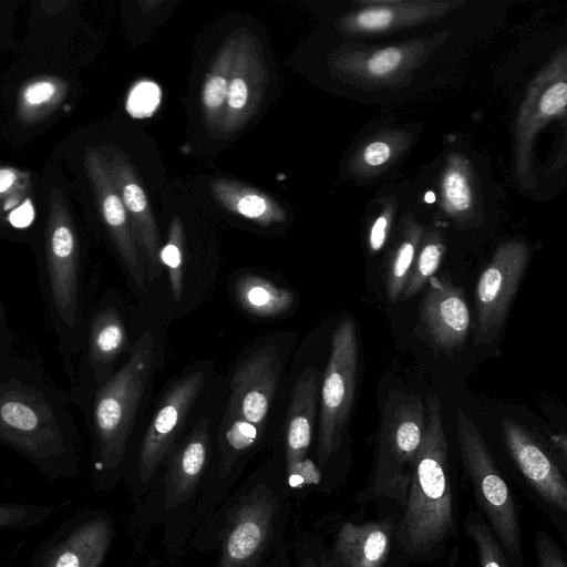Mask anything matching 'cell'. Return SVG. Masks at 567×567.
I'll return each instance as SVG.
<instances>
[{"label":"cell","mask_w":567,"mask_h":567,"mask_svg":"<svg viewBox=\"0 0 567 567\" xmlns=\"http://www.w3.org/2000/svg\"><path fill=\"white\" fill-rule=\"evenodd\" d=\"M62 403L32 364L0 358V443L50 480L71 478L79 470L75 427Z\"/></svg>","instance_id":"1"},{"label":"cell","mask_w":567,"mask_h":567,"mask_svg":"<svg viewBox=\"0 0 567 567\" xmlns=\"http://www.w3.org/2000/svg\"><path fill=\"white\" fill-rule=\"evenodd\" d=\"M256 474L190 535L198 550L219 548L215 567H275L286 553L291 492L285 473Z\"/></svg>","instance_id":"2"},{"label":"cell","mask_w":567,"mask_h":567,"mask_svg":"<svg viewBox=\"0 0 567 567\" xmlns=\"http://www.w3.org/2000/svg\"><path fill=\"white\" fill-rule=\"evenodd\" d=\"M455 525L447 437L441 402L429 396L425 429L414 456L402 518L395 538L403 551L419 559L433 553Z\"/></svg>","instance_id":"3"},{"label":"cell","mask_w":567,"mask_h":567,"mask_svg":"<svg viewBox=\"0 0 567 567\" xmlns=\"http://www.w3.org/2000/svg\"><path fill=\"white\" fill-rule=\"evenodd\" d=\"M154 354L148 329L130 350L122 368L95 390L91 413L92 480L99 491L122 477L136 412L151 375Z\"/></svg>","instance_id":"4"},{"label":"cell","mask_w":567,"mask_h":567,"mask_svg":"<svg viewBox=\"0 0 567 567\" xmlns=\"http://www.w3.org/2000/svg\"><path fill=\"white\" fill-rule=\"evenodd\" d=\"M209 460V423L202 419L171 451L161 481L151 486L136 508L137 532L146 533L163 524L166 547L174 554L183 549L192 534V518Z\"/></svg>","instance_id":"5"},{"label":"cell","mask_w":567,"mask_h":567,"mask_svg":"<svg viewBox=\"0 0 567 567\" xmlns=\"http://www.w3.org/2000/svg\"><path fill=\"white\" fill-rule=\"evenodd\" d=\"M457 441L481 514L487 519L509 567H525L523 539L514 496L501 475L482 433L457 408Z\"/></svg>","instance_id":"6"},{"label":"cell","mask_w":567,"mask_h":567,"mask_svg":"<svg viewBox=\"0 0 567 567\" xmlns=\"http://www.w3.org/2000/svg\"><path fill=\"white\" fill-rule=\"evenodd\" d=\"M42 286L62 349L74 354L82 349L85 338L80 248L71 223L61 213L50 223Z\"/></svg>","instance_id":"7"},{"label":"cell","mask_w":567,"mask_h":567,"mask_svg":"<svg viewBox=\"0 0 567 567\" xmlns=\"http://www.w3.org/2000/svg\"><path fill=\"white\" fill-rule=\"evenodd\" d=\"M425 429V406L419 394L393 392L383 408L378 453L369 491L405 503L411 468Z\"/></svg>","instance_id":"8"},{"label":"cell","mask_w":567,"mask_h":567,"mask_svg":"<svg viewBox=\"0 0 567 567\" xmlns=\"http://www.w3.org/2000/svg\"><path fill=\"white\" fill-rule=\"evenodd\" d=\"M359 344L355 323L343 319L334 329L320 392L318 464L323 467L339 451L357 389Z\"/></svg>","instance_id":"9"},{"label":"cell","mask_w":567,"mask_h":567,"mask_svg":"<svg viewBox=\"0 0 567 567\" xmlns=\"http://www.w3.org/2000/svg\"><path fill=\"white\" fill-rule=\"evenodd\" d=\"M204 379V372L196 370L171 386L143 436L135 464L123 472L136 508L173 450L186 416L203 389Z\"/></svg>","instance_id":"10"},{"label":"cell","mask_w":567,"mask_h":567,"mask_svg":"<svg viewBox=\"0 0 567 567\" xmlns=\"http://www.w3.org/2000/svg\"><path fill=\"white\" fill-rule=\"evenodd\" d=\"M114 534V520L109 513H76L38 547L30 567H101Z\"/></svg>","instance_id":"11"},{"label":"cell","mask_w":567,"mask_h":567,"mask_svg":"<svg viewBox=\"0 0 567 567\" xmlns=\"http://www.w3.org/2000/svg\"><path fill=\"white\" fill-rule=\"evenodd\" d=\"M526 261L524 246L506 245L497 250L480 276L475 290V346L488 343L499 333L524 276Z\"/></svg>","instance_id":"12"},{"label":"cell","mask_w":567,"mask_h":567,"mask_svg":"<svg viewBox=\"0 0 567 567\" xmlns=\"http://www.w3.org/2000/svg\"><path fill=\"white\" fill-rule=\"evenodd\" d=\"M320 373L306 368L299 375L285 422V480L290 491L317 485L319 468L307 457L312 441Z\"/></svg>","instance_id":"13"},{"label":"cell","mask_w":567,"mask_h":567,"mask_svg":"<svg viewBox=\"0 0 567 567\" xmlns=\"http://www.w3.org/2000/svg\"><path fill=\"white\" fill-rule=\"evenodd\" d=\"M501 431L515 465L540 499L566 514L567 483L561 468L545 446L523 425L504 417Z\"/></svg>","instance_id":"14"},{"label":"cell","mask_w":567,"mask_h":567,"mask_svg":"<svg viewBox=\"0 0 567 567\" xmlns=\"http://www.w3.org/2000/svg\"><path fill=\"white\" fill-rule=\"evenodd\" d=\"M279 373L280 361L275 346L259 349L241 362L230 382L228 417L264 426Z\"/></svg>","instance_id":"15"},{"label":"cell","mask_w":567,"mask_h":567,"mask_svg":"<svg viewBox=\"0 0 567 567\" xmlns=\"http://www.w3.org/2000/svg\"><path fill=\"white\" fill-rule=\"evenodd\" d=\"M87 172L100 205L105 226L133 281L142 287L145 275L130 218L111 178L104 158L95 151L87 152Z\"/></svg>","instance_id":"16"},{"label":"cell","mask_w":567,"mask_h":567,"mask_svg":"<svg viewBox=\"0 0 567 567\" xmlns=\"http://www.w3.org/2000/svg\"><path fill=\"white\" fill-rule=\"evenodd\" d=\"M421 303V320L429 338L443 350L462 347L471 328V313L461 287L445 278H431Z\"/></svg>","instance_id":"17"},{"label":"cell","mask_w":567,"mask_h":567,"mask_svg":"<svg viewBox=\"0 0 567 567\" xmlns=\"http://www.w3.org/2000/svg\"><path fill=\"white\" fill-rule=\"evenodd\" d=\"M104 162L127 212L135 241L148 261L150 275L155 278L159 274V237L146 193L122 153L113 151Z\"/></svg>","instance_id":"18"},{"label":"cell","mask_w":567,"mask_h":567,"mask_svg":"<svg viewBox=\"0 0 567 567\" xmlns=\"http://www.w3.org/2000/svg\"><path fill=\"white\" fill-rule=\"evenodd\" d=\"M85 338L80 385L91 381L96 390L111 378V367L126 346L127 336L120 312L113 307L95 312Z\"/></svg>","instance_id":"19"},{"label":"cell","mask_w":567,"mask_h":567,"mask_svg":"<svg viewBox=\"0 0 567 567\" xmlns=\"http://www.w3.org/2000/svg\"><path fill=\"white\" fill-rule=\"evenodd\" d=\"M261 63L248 34L236 38L221 121L223 131L231 132L252 112L262 89Z\"/></svg>","instance_id":"20"},{"label":"cell","mask_w":567,"mask_h":567,"mask_svg":"<svg viewBox=\"0 0 567 567\" xmlns=\"http://www.w3.org/2000/svg\"><path fill=\"white\" fill-rule=\"evenodd\" d=\"M394 534L390 519L357 525L346 522L337 536L334 554L346 567H382Z\"/></svg>","instance_id":"21"},{"label":"cell","mask_w":567,"mask_h":567,"mask_svg":"<svg viewBox=\"0 0 567 567\" xmlns=\"http://www.w3.org/2000/svg\"><path fill=\"white\" fill-rule=\"evenodd\" d=\"M212 190L218 202L230 212L268 226L285 220V210L268 195L245 185L215 181Z\"/></svg>","instance_id":"22"},{"label":"cell","mask_w":567,"mask_h":567,"mask_svg":"<svg viewBox=\"0 0 567 567\" xmlns=\"http://www.w3.org/2000/svg\"><path fill=\"white\" fill-rule=\"evenodd\" d=\"M236 296L246 311L258 317L279 316L293 303L289 290L255 275H246L237 281Z\"/></svg>","instance_id":"23"},{"label":"cell","mask_w":567,"mask_h":567,"mask_svg":"<svg viewBox=\"0 0 567 567\" xmlns=\"http://www.w3.org/2000/svg\"><path fill=\"white\" fill-rule=\"evenodd\" d=\"M236 38H231L218 52L217 59L205 78L200 100L208 121L218 120L225 107L227 87L235 54Z\"/></svg>","instance_id":"24"},{"label":"cell","mask_w":567,"mask_h":567,"mask_svg":"<svg viewBox=\"0 0 567 567\" xmlns=\"http://www.w3.org/2000/svg\"><path fill=\"white\" fill-rule=\"evenodd\" d=\"M464 525L466 535L475 544L481 567H509L502 546L481 513L471 509Z\"/></svg>","instance_id":"25"},{"label":"cell","mask_w":567,"mask_h":567,"mask_svg":"<svg viewBox=\"0 0 567 567\" xmlns=\"http://www.w3.org/2000/svg\"><path fill=\"white\" fill-rule=\"evenodd\" d=\"M55 513L50 504L0 503V530H24L38 526Z\"/></svg>","instance_id":"26"},{"label":"cell","mask_w":567,"mask_h":567,"mask_svg":"<svg viewBox=\"0 0 567 567\" xmlns=\"http://www.w3.org/2000/svg\"><path fill=\"white\" fill-rule=\"evenodd\" d=\"M443 256V246L427 243L414 259L400 299L406 300L416 295L436 272Z\"/></svg>","instance_id":"27"},{"label":"cell","mask_w":567,"mask_h":567,"mask_svg":"<svg viewBox=\"0 0 567 567\" xmlns=\"http://www.w3.org/2000/svg\"><path fill=\"white\" fill-rule=\"evenodd\" d=\"M183 227L175 218L169 227L168 239L161 249V261L168 270L171 291L176 301L182 298L184 280Z\"/></svg>","instance_id":"28"},{"label":"cell","mask_w":567,"mask_h":567,"mask_svg":"<svg viewBox=\"0 0 567 567\" xmlns=\"http://www.w3.org/2000/svg\"><path fill=\"white\" fill-rule=\"evenodd\" d=\"M161 99L159 86L153 81L143 80L130 91L126 110L133 117H148L157 110Z\"/></svg>","instance_id":"29"},{"label":"cell","mask_w":567,"mask_h":567,"mask_svg":"<svg viewBox=\"0 0 567 567\" xmlns=\"http://www.w3.org/2000/svg\"><path fill=\"white\" fill-rule=\"evenodd\" d=\"M443 189L449 205L455 212H464L471 204V190L466 178L457 171H450L444 176Z\"/></svg>","instance_id":"30"},{"label":"cell","mask_w":567,"mask_h":567,"mask_svg":"<svg viewBox=\"0 0 567 567\" xmlns=\"http://www.w3.org/2000/svg\"><path fill=\"white\" fill-rule=\"evenodd\" d=\"M537 567H567L566 559L553 537L545 530L535 535Z\"/></svg>","instance_id":"31"},{"label":"cell","mask_w":567,"mask_h":567,"mask_svg":"<svg viewBox=\"0 0 567 567\" xmlns=\"http://www.w3.org/2000/svg\"><path fill=\"white\" fill-rule=\"evenodd\" d=\"M567 103V85L559 82L550 86L542 96L539 107L545 115H553L566 106Z\"/></svg>","instance_id":"32"},{"label":"cell","mask_w":567,"mask_h":567,"mask_svg":"<svg viewBox=\"0 0 567 567\" xmlns=\"http://www.w3.org/2000/svg\"><path fill=\"white\" fill-rule=\"evenodd\" d=\"M402 58L398 48H386L377 52L368 62V69L372 74L382 75L398 66Z\"/></svg>","instance_id":"33"},{"label":"cell","mask_w":567,"mask_h":567,"mask_svg":"<svg viewBox=\"0 0 567 567\" xmlns=\"http://www.w3.org/2000/svg\"><path fill=\"white\" fill-rule=\"evenodd\" d=\"M392 12L385 8H374L361 11L357 16L358 24L365 30L385 29L392 21Z\"/></svg>","instance_id":"34"},{"label":"cell","mask_w":567,"mask_h":567,"mask_svg":"<svg viewBox=\"0 0 567 567\" xmlns=\"http://www.w3.org/2000/svg\"><path fill=\"white\" fill-rule=\"evenodd\" d=\"M55 93V86L48 81L29 85L24 91V99L30 104H41L49 101Z\"/></svg>","instance_id":"35"},{"label":"cell","mask_w":567,"mask_h":567,"mask_svg":"<svg viewBox=\"0 0 567 567\" xmlns=\"http://www.w3.org/2000/svg\"><path fill=\"white\" fill-rule=\"evenodd\" d=\"M34 219V209L30 199L24 200L9 215L10 224L16 228H25Z\"/></svg>","instance_id":"36"},{"label":"cell","mask_w":567,"mask_h":567,"mask_svg":"<svg viewBox=\"0 0 567 567\" xmlns=\"http://www.w3.org/2000/svg\"><path fill=\"white\" fill-rule=\"evenodd\" d=\"M391 155V150L384 142H373L364 150V161L372 166L385 163Z\"/></svg>","instance_id":"37"},{"label":"cell","mask_w":567,"mask_h":567,"mask_svg":"<svg viewBox=\"0 0 567 567\" xmlns=\"http://www.w3.org/2000/svg\"><path fill=\"white\" fill-rule=\"evenodd\" d=\"M388 219L384 216H380L373 224L370 230L369 245L371 250H380L386 238Z\"/></svg>","instance_id":"38"},{"label":"cell","mask_w":567,"mask_h":567,"mask_svg":"<svg viewBox=\"0 0 567 567\" xmlns=\"http://www.w3.org/2000/svg\"><path fill=\"white\" fill-rule=\"evenodd\" d=\"M9 329L2 316H0V358L9 355Z\"/></svg>","instance_id":"39"},{"label":"cell","mask_w":567,"mask_h":567,"mask_svg":"<svg viewBox=\"0 0 567 567\" xmlns=\"http://www.w3.org/2000/svg\"><path fill=\"white\" fill-rule=\"evenodd\" d=\"M16 181V174L8 168L0 169V193L8 190Z\"/></svg>","instance_id":"40"},{"label":"cell","mask_w":567,"mask_h":567,"mask_svg":"<svg viewBox=\"0 0 567 567\" xmlns=\"http://www.w3.org/2000/svg\"><path fill=\"white\" fill-rule=\"evenodd\" d=\"M554 447L560 453L561 463L566 467V436L565 434L551 435Z\"/></svg>","instance_id":"41"},{"label":"cell","mask_w":567,"mask_h":567,"mask_svg":"<svg viewBox=\"0 0 567 567\" xmlns=\"http://www.w3.org/2000/svg\"><path fill=\"white\" fill-rule=\"evenodd\" d=\"M299 567H319L311 557H303L299 561Z\"/></svg>","instance_id":"42"},{"label":"cell","mask_w":567,"mask_h":567,"mask_svg":"<svg viewBox=\"0 0 567 567\" xmlns=\"http://www.w3.org/2000/svg\"><path fill=\"white\" fill-rule=\"evenodd\" d=\"M275 567H290L289 559L286 553L280 557Z\"/></svg>","instance_id":"43"},{"label":"cell","mask_w":567,"mask_h":567,"mask_svg":"<svg viewBox=\"0 0 567 567\" xmlns=\"http://www.w3.org/2000/svg\"><path fill=\"white\" fill-rule=\"evenodd\" d=\"M425 200L427 203H433L435 200V195L432 193V192H429L426 195H425Z\"/></svg>","instance_id":"44"}]
</instances>
